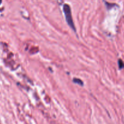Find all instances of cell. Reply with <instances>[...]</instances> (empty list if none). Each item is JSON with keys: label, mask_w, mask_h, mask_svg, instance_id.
Masks as SVG:
<instances>
[{"label": "cell", "mask_w": 124, "mask_h": 124, "mask_svg": "<svg viewBox=\"0 0 124 124\" xmlns=\"http://www.w3.org/2000/svg\"><path fill=\"white\" fill-rule=\"evenodd\" d=\"M105 5H106V6H107V9H111V8H112L113 7L115 6H116L115 4H113V3H108V2H105Z\"/></svg>", "instance_id": "4"}, {"label": "cell", "mask_w": 124, "mask_h": 124, "mask_svg": "<svg viewBox=\"0 0 124 124\" xmlns=\"http://www.w3.org/2000/svg\"><path fill=\"white\" fill-rule=\"evenodd\" d=\"M63 10L65 18H66V22H67L68 24L69 25V26H70L72 30H74V32H76V27H75L74 23V21L73 20H72L71 9V8H70V6L68 4H63Z\"/></svg>", "instance_id": "1"}, {"label": "cell", "mask_w": 124, "mask_h": 124, "mask_svg": "<svg viewBox=\"0 0 124 124\" xmlns=\"http://www.w3.org/2000/svg\"><path fill=\"white\" fill-rule=\"evenodd\" d=\"M73 82H74V83H77V84L79 85H80V86H83V82H82L81 80L78 79V78H74Z\"/></svg>", "instance_id": "3"}, {"label": "cell", "mask_w": 124, "mask_h": 124, "mask_svg": "<svg viewBox=\"0 0 124 124\" xmlns=\"http://www.w3.org/2000/svg\"><path fill=\"white\" fill-rule=\"evenodd\" d=\"M118 65H119V68L120 70L124 68V63L121 59H119L118 60Z\"/></svg>", "instance_id": "2"}, {"label": "cell", "mask_w": 124, "mask_h": 124, "mask_svg": "<svg viewBox=\"0 0 124 124\" xmlns=\"http://www.w3.org/2000/svg\"><path fill=\"white\" fill-rule=\"evenodd\" d=\"M1 3H2V0H0V4H1Z\"/></svg>", "instance_id": "5"}]
</instances>
